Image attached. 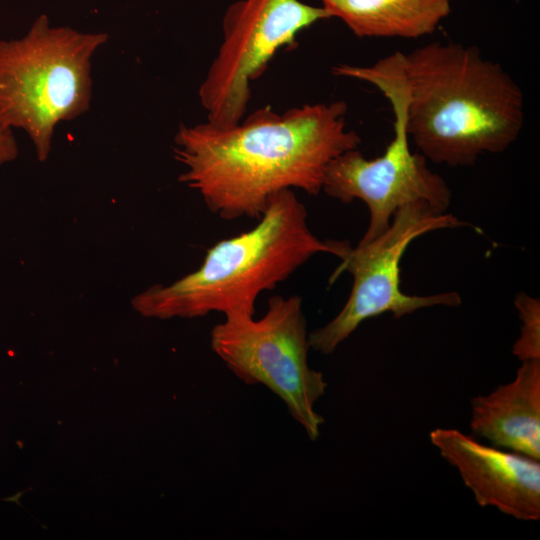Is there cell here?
<instances>
[{"label": "cell", "mask_w": 540, "mask_h": 540, "mask_svg": "<svg viewBox=\"0 0 540 540\" xmlns=\"http://www.w3.org/2000/svg\"><path fill=\"white\" fill-rule=\"evenodd\" d=\"M347 108L343 100L283 113L265 107L231 125L182 124L173 149L185 168L179 181L225 220L259 219L286 189L317 195L332 160L361 143L347 127Z\"/></svg>", "instance_id": "cell-1"}, {"label": "cell", "mask_w": 540, "mask_h": 540, "mask_svg": "<svg viewBox=\"0 0 540 540\" xmlns=\"http://www.w3.org/2000/svg\"><path fill=\"white\" fill-rule=\"evenodd\" d=\"M408 137L427 160L473 165L506 151L524 126L516 80L472 45L432 42L401 52Z\"/></svg>", "instance_id": "cell-2"}, {"label": "cell", "mask_w": 540, "mask_h": 540, "mask_svg": "<svg viewBox=\"0 0 540 540\" xmlns=\"http://www.w3.org/2000/svg\"><path fill=\"white\" fill-rule=\"evenodd\" d=\"M348 241L322 240L292 189L275 194L250 230L207 250L198 269L169 285L135 295L134 310L150 318H196L211 312L255 314L258 295L272 290L318 253L342 259Z\"/></svg>", "instance_id": "cell-3"}, {"label": "cell", "mask_w": 540, "mask_h": 540, "mask_svg": "<svg viewBox=\"0 0 540 540\" xmlns=\"http://www.w3.org/2000/svg\"><path fill=\"white\" fill-rule=\"evenodd\" d=\"M107 40L105 33L51 27L46 15L22 38L0 40V130H24L44 162L57 123L89 109L91 58Z\"/></svg>", "instance_id": "cell-4"}, {"label": "cell", "mask_w": 540, "mask_h": 540, "mask_svg": "<svg viewBox=\"0 0 540 540\" xmlns=\"http://www.w3.org/2000/svg\"><path fill=\"white\" fill-rule=\"evenodd\" d=\"M340 77L368 82L389 101L393 115V138L384 153L367 159L356 149L346 151L328 165L322 191L343 203L362 200L369 210V224L359 242L385 232L394 214L405 205L424 202L439 213L451 204L446 181L427 166L421 153H413L405 126L406 88L401 52H394L370 66L341 64Z\"/></svg>", "instance_id": "cell-5"}, {"label": "cell", "mask_w": 540, "mask_h": 540, "mask_svg": "<svg viewBox=\"0 0 540 540\" xmlns=\"http://www.w3.org/2000/svg\"><path fill=\"white\" fill-rule=\"evenodd\" d=\"M230 313L210 334L213 352L247 385L262 384L277 395L311 441L324 418L315 404L325 394L323 373L308 363L310 349L302 299L273 296L265 314Z\"/></svg>", "instance_id": "cell-6"}, {"label": "cell", "mask_w": 540, "mask_h": 540, "mask_svg": "<svg viewBox=\"0 0 540 540\" xmlns=\"http://www.w3.org/2000/svg\"><path fill=\"white\" fill-rule=\"evenodd\" d=\"M468 225L456 216L439 213L424 202L403 206L390 226L377 238L351 247L330 277V283L347 271L353 277L350 295L340 312L308 334L310 348L332 354L365 320L390 313L394 318L432 306H458L456 292L408 295L401 290V259L412 241L426 233Z\"/></svg>", "instance_id": "cell-7"}, {"label": "cell", "mask_w": 540, "mask_h": 540, "mask_svg": "<svg viewBox=\"0 0 540 540\" xmlns=\"http://www.w3.org/2000/svg\"><path fill=\"white\" fill-rule=\"evenodd\" d=\"M330 19L323 7L300 0H238L225 12L223 39L205 79L199 99L207 121L231 125L245 115L250 84L283 47L314 23Z\"/></svg>", "instance_id": "cell-8"}, {"label": "cell", "mask_w": 540, "mask_h": 540, "mask_svg": "<svg viewBox=\"0 0 540 540\" xmlns=\"http://www.w3.org/2000/svg\"><path fill=\"white\" fill-rule=\"evenodd\" d=\"M430 441L457 469L478 505L522 521L540 519V461L490 447L452 428L430 432Z\"/></svg>", "instance_id": "cell-9"}, {"label": "cell", "mask_w": 540, "mask_h": 540, "mask_svg": "<svg viewBox=\"0 0 540 540\" xmlns=\"http://www.w3.org/2000/svg\"><path fill=\"white\" fill-rule=\"evenodd\" d=\"M470 429L494 447L540 460V359L521 362L515 378L470 401Z\"/></svg>", "instance_id": "cell-10"}, {"label": "cell", "mask_w": 540, "mask_h": 540, "mask_svg": "<svg viewBox=\"0 0 540 540\" xmlns=\"http://www.w3.org/2000/svg\"><path fill=\"white\" fill-rule=\"evenodd\" d=\"M359 38L416 39L433 33L452 0H321Z\"/></svg>", "instance_id": "cell-11"}, {"label": "cell", "mask_w": 540, "mask_h": 540, "mask_svg": "<svg viewBox=\"0 0 540 540\" xmlns=\"http://www.w3.org/2000/svg\"><path fill=\"white\" fill-rule=\"evenodd\" d=\"M521 320L520 335L512 354L520 362L540 359V302L538 298L519 293L514 300Z\"/></svg>", "instance_id": "cell-12"}, {"label": "cell", "mask_w": 540, "mask_h": 540, "mask_svg": "<svg viewBox=\"0 0 540 540\" xmlns=\"http://www.w3.org/2000/svg\"><path fill=\"white\" fill-rule=\"evenodd\" d=\"M18 155V145L12 129L0 130V166L14 160Z\"/></svg>", "instance_id": "cell-13"}]
</instances>
